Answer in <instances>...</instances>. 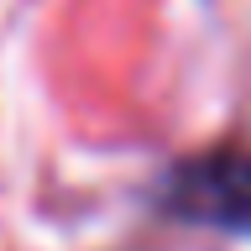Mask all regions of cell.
Masks as SVG:
<instances>
[{"instance_id": "cell-1", "label": "cell", "mask_w": 251, "mask_h": 251, "mask_svg": "<svg viewBox=\"0 0 251 251\" xmlns=\"http://www.w3.org/2000/svg\"><path fill=\"white\" fill-rule=\"evenodd\" d=\"M168 209L188 225L251 235V147L204 152L168 173Z\"/></svg>"}]
</instances>
